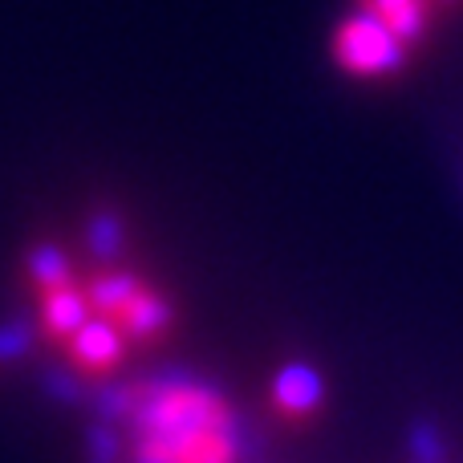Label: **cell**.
<instances>
[{"label":"cell","mask_w":463,"mask_h":463,"mask_svg":"<svg viewBox=\"0 0 463 463\" xmlns=\"http://www.w3.org/2000/svg\"><path fill=\"white\" fill-rule=\"evenodd\" d=\"M86 248L94 252L98 264H110L127 252V220L110 208H98L86 220Z\"/></svg>","instance_id":"cell-9"},{"label":"cell","mask_w":463,"mask_h":463,"mask_svg":"<svg viewBox=\"0 0 463 463\" xmlns=\"http://www.w3.org/2000/svg\"><path fill=\"white\" fill-rule=\"evenodd\" d=\"M411 448V463H448V451H443V435L431 419H415L407 435Z\"/></svg>","instance_id":"cell-10"},{"label":"cell","mask_w":463,"mask_h":463,"mask_svg":"<svg viewBox=\"0 0 463 463\" xmlns=\"http://www.w3.org/2000/svg\"><path fill=\"white\" fill-rule=\"evenodd\" d=\"M118 321H122V334L127 337H135V342H155V337L171 326V305L163 301L159 293H151V288H138L135 301L122 309Z\"/></svg>","instance_id":"cell-6"},{"label":"cell","mask_w":463,"mask_h":463,"mask_svg":"<svg viewBox=\"0 0 463 463\" xmlns=\"http://www.w3.org/2000/svg\"><path fill=\"white\" fill-rule=\"evenodd\" d=\"M24 272H29L33 288H37L41 297L57 293V288L70 285V256L57 244H33L29 256H24Z\"/></svg>","instance_id":"cell-8"},{"label":"cell","mask_w":463,"mask_h":463,"mask_svg":"<svg viewBox=\"0 0 463 463\" xmlns=\"http://www.w3.org/2000/svg\"><path fill=\"white\" fill-rule=\"evenodd\" d=\"M411 49L378 16L354 8L334 33V61L354 78H391L407 65Z\"/></svg>","instance_id":"cell-1"},{"label":"cell","mask_w":463,"mask_h":463,"mask_svg":"<svg viewBox=\"0 0 463 463\" xmlns=\"http://www.w3.org/2000/svg\"><path fill=\"white\" fill-rule=\"evenodd\" d=\"M358 8L378 16L407 49H415L431 29V0H358Z\"/></svg>","instance_id":"cell-4"},{"label":"cell","mask_w":463,"mask_h":463,"mask_svg":"<svg viewBox=\"0 0 463 463\" xmlns=\"http://www.w3.org/2000/svg\"><path fill=\"white\" fill-rule=\"evenodd\" d=\"M41 383H45L49 399H57V402H81V399H86V386H81L70 370H45V374H41Z\"/></svg>","instance_id":"cell-14"},{"label":"cell","mask_w":463,"mask_h":463,"mask_svg":"<svg viewBox=\"0 0 463 463\" xmlns=\"http://www.w3.org/2000/svg\"><path fill=\"white\" fill-rule=\"evenodd\" d=\"M86 443H90V463H122V443H118L114 423H102V419L90 423Z\"/></svg>","instance_id":"cell-11"},{"label":"cell","mask_w":463,"mask_h":463,"mask_svg":"<svg viewBox=\"0 0 463 463\" xmlns=\"http://www.w3.org/2000/svg\"><path fill=\"white\" fill-rule=\"evenodd\" d=\"M29 345H33V326L29 321H5V326H0V362L24 358Z\"/></svg>","instance_id":"cell-12"},{"label":"cell","mask_w":463,"mask_h":463,"mask_svg":"<svg viewBox=\"0 0 463 463\" xmlns=\"http://www.w3.org/2000/svg\"><path fill=\"white\" fill-rule=\"evenodd\" d=\"M90 402H94V415L102 419V423H114V419H122L130 411V394L122 391V386H98V391L90 394Z\"/></svg>","instance_id":"cell-13"},{"label":"cell","mask_w":463,"mask_h":463,"mask_svg":"<svg viewBox=\"0 0 463 463\" xmlns=\"http://www.w3.org/2000/svg\"><path fill=\"white\" fill-rule=\"evenodd\" d=\"M326 399V386H321V374L305 362H293L277 374V386H272V402H277L280 415L288 419H301V415H313Z\"/></svg>","instance_id":"cell-3"},{"label":"cell","mask_w":463,"mask_h":463,"mask_svg":"<svg viewBox=\"0 0 463 463\" xmlns=\"http://www.w3.org/2000/svg\"><path fill=\"white\" fill-rule=\"evenodd\" d=\"M122 350H127V334H122L110 317L86 321V326L70 337V358H73V366L86 370V374H106V370L122 358Z\"/></svg>","instance_id":"cell-2"},{"label":"cell","mask_w":463,"mask_h":463,"mask_svg":"<svg viewBox=\"0 0 463 463\" xmlns=\"http://www.w3.org/2000/svg\"><path fill=\"white\" fill-rule=\"evenodd\" d=\"M138 288L143 285H138V277H130V272H94V277L86 280L90 309H94L98 317H110V321L122 317V309L135 301Z\"/></svg>","instance_id":"cell-7"},{"label":"cell","mask_w":463,"mask_h":463,"mask_svg":"<svg viewBox=\"0 0 463 463\" xmlns=\"http://www.w3.org/2000/svg\"><path fill=\"white\" fill-rule=\"evenodd\" d=\"M431 5H456V0H431Z\"/></svg>","instance_id":"cell-15"},{"label":"cell","mask_w":463,"mask_h":463,"mask_svg":"<svg viewBox=\"0 0 463 463\" xmlns=\"http://www.w3.org/2000/svg\"><path fill=\"white\" fill-rule=\"evenodd\" d=\"M86 321H90L86 288L65 285V288H57V293H45V301H41V326H45L49 342H65V337H73Z\"/></svg>","instance_id":"cell-5"}]
</instances>
